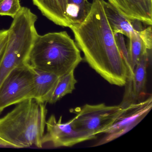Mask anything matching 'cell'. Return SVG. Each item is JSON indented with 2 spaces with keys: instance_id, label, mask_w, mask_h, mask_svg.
<instances>
[{
  "instance_id": "cell-1",
  "label": "cell",
  "mask_w": 152,
  "mask_h": 152,
  "mask_svg": "<svg viewBox=\"0 0 152 152\" xmlns=\"http://www.w3.org/2000/svg\"><path fill=\"white\" fill-rule=\"evenodd\" d=\"M104 1L93 0L85 19L69 28L90 66L110 84L122 87L131 79L133 71L117 46Z\"/></svg>"
},
{
  "instance_id": "cell-4",
  "label": "cell",
  "mask_w": 152,
  "mask_h": 152,
  "mask_svg": "<svg viewBox=\"0 0 152 152\" xmlns=\"http://www.w3.org/2000/svg\"><path fill=\"white\" fill-rule=\"evenodd\" d=\"M37 15L22 7L8 29L7 44L0 63V87L16 68L29 64V56L38 35L35 27Z\"/></svg>"
},
{
  "instance_id": "cell-20",
  "label": "cell",
  "mask_w": 152,
  "mask_h": 152,
  "mask_svg": "<svg viewBox=\"0 0 152 152\" xmlns=\"http://www.w3.org/2000/svg\"><path fill=\"white\" fill-rule=\"evenodd\" d=\"M2 0H0V1H1Z\"/></svg>"
},
{
  "instance_id": "cell-13",
  "label": "cell",
  "mask_w": 152,
  "mask_h": 152,
  "mask_svg": "<svg viewBox=\"0 0 152 152\" xmlns=\"http://www.w3.org/2000/svg\"><path fill=\"white\" fill-rule=\"evenodd\" d=\"M104 5L106 16L114 34H121L129 38L136 32L134 26L136 20L127 18L108 2L104 1Z\"/></svg>"
},
{
  "instance_id": "cell-12",
  "label": "cell",
  "mask_w": 152,
  "mask_h": 152,
  "mask_svg": "<svg viewBox=\"0 0 152 152\" xmlns=\"http://www.w3.org/2000/svg\"><path fill=\"white\" fill-rule=\"evenodd\" d=\"M34 99L48 103L59 76L32 68Z\"/></svg>"
},
{
  "instance_id": "cell-18",
  "label": "cell",
  "mask_w": 152,
  "mask_h": 152,
  "mask_svg": "<svg viewBox=\"0 0 152 152\" xmlns=\"http://www.w3.org/2000/svg\"><path fill=\"white\" fill-rule=\"evenodd\" d=\"M139 34L147 49L151 50L152 48V25L148 26V27L144 28L141 31H139Z\"/></svg>"
},
{
  "instance_id": "cell-9",
  "label": "cell",
  "mask_w": 152,
  "mask_h": 152,
  "mask_svg": "<svg viewBox=\"0 0 152 152\" xmlns=\"http://www.w3.org/2000/svg\"><path fill=\"white\" fill-rule=\"evenodd\" d=\"M127 18L152 25V0H107Z\"/></svg>"
},
{
  "instance_id": "cell-5",
  "label": "cell",
  "mask_w": 152,
  "mask_h": 152,
  "mask_svg": "<svg viewBox=\"0 0 152 152\" xmlns=\"http://www.w3.org/2000/svg\"><path fill=\"white\" fill-rule=\"evenodd\" d=\"M123 108L121 105L87 104L73 109L76 115L72 119L73 124L78 129L96 136L103 133L112 125Z\"/></svg>"
},
{
  "instance_id": "cell-15",
  "label": "cell",
  "mask_w": 152,
  "mask_h": 152,
  "mask_svg": "<svg viewBox=\"0 0 152 152\" xmlns=\"http://www.w3.org/2000/svg\"><path fill=\"white\" fill-rule=\"evenodd\" d=\"M77 82L74 71L59 76L48 103L55 104L66 95L72 93Z\"/></svg>"
},
{
  "instance_id": "cell-2",
  "label": "cell",
  "mask_w": 152,
  "mask_h": 152,
  "mask_svg": "<svg viewBox=\"0 0 152 152\" xmlns=\"http://www.w3.org/2000/svg\"><path fill=\"white\" fill-rule=\"evenodd\" d=\"M46 105L34 98L17 104L0 118V138L12 148H42L48 113Z\"/></svg>"
},
{
  "instance_id": "cell-3",
  "label": "cell",
  "mask_w": 152,
  "mask_h": 152,
  "mask_svg": "<svg viewBox=\"0 0 152 152\" xmlns=\"http://www.w3.org/2000/svg\"><path fill=\"white\" fill-rule=\"evenodd\" d=\"M80 50L66 31L38 34L30 52L32 68L58 76L68 73L82 61Z\"/></svg>"
},
{
  "instance_id": "cell-11",
  "label": "cell",
  "mask_w": 152,
  "mask_h": 152,
  "mask_svg": "<svg viewBox=\"0 0 152 152\" xmlns=\"http://www.w3.org/2000/svg\"><path fill=\"white\" fill-rule=\"evenodd\" d=\"M150 51L151 50L141 58L133 69L132 77L127 82L130 84L129 89L127 91V94L129 95L131 98L130 103L136 102L145 94L147 68L149 61Z\"/></svg>"
},
{
  "instance_id": "cell-10",
  "label": "cell",
  "mask_w": 152,
  "mask_h": 152,
  "mask_svg": "<svg viewBox=\"0 0 152 152\" xmlns=\"http://www.w3.org/2000/svg\"><path fill=\"white\" fill-rule=\"evenodd\" d=\"M42 15L57 25L69 27L66 0H32Z\"/></svg>"
},
{
  "instance_id": "cell-19",
  "label": "cell",
  "mask_w": 152,
  "mask_h": 152,
  "mask_svg": "<svg viewBox=\"0 0 152 152\" xmlns=\"http://www.w3.org/2000/svg\"><path fill=\"white\" fill-rule=\"evenodd\" d=\"M9 31L0 30V63L4 56L8 39Z\"/></svg>"
},
{
  "instance_id": "cell-8",
  "label": "cell",
  "mask_w": 152,
  "mask_h": 152,
  "mask_svg": "<svg viewBox=\"0 0 152 152\" xmlns=\"http://www.w3.org/2000/svg\"><path fill=\"white\" fill-rule=\"evenodd\" d=\"M47 133L42 139V145L48 144L52 148L72 147L76 144L96 138V136L75 128L71 119L62 122V116L57 120L51 115L46 121Z\"/></svg>"
},
{
  "instance_id": "cell-17",
  "label": "cell",
  "mask_w": 152,
  "mask_h": 152,
  "mask_svg": "<svg viewBox=\"0 0 152 152\" xmlns=\"http://www.w3.org/2000/svg\"><path fill=\"white\" fill-rule=\"evenodd\" d=\"M21 8L20 0H2L0 1V16L14 18Z\"/></svg>"
},
{
  "instance_id": "cell-14",
  "label": "cell",
  "mask_w": 152,
  "mask_h": 152,
  "mask_svg": "<svg viewBox=\"0 0 152 152\" xmlns=\"http://www.w3.org/2000/svg\"><path fill=\"white\" fill-rule=\"evenodd\" d=\"M66 1V15L70 26L81 23L89 12L91 3H90L88 0Z\"/></svg>"
},
{
  "instance_id": "cell-16",
  "label": "cell",
  "mask_w": 152,
  "mask_h": 152,
  "mask_svg": "<svg viewBox=\"0 0 152 152\" xmlns=\"http://www.w3.org/2000/svg\"><path fill=\"white\" fill-rule=\"evenodd\" d=\"M129 39L128 48L129 62L133 71L139 61L145 54L151 50H148L139 34V31L132 34Z\"/></svg>"
},
{
  "instance_id": "cell-7",
  "label": "cell",
  "mask_w": 152,
  "mask_h": 152,
  "mask_svg": "<svg viewBox=\"0 0 152 152\" xmlns=\"http://www.w3.org/2000/svg\"><path fill=\"white\" fill-rule=\"evenodd\" d=\"M152 108L151 96L143 101L133 102L124 107L113 123L103 132L105 135L96 145L111 142L129 132L147 115Z\"/></svg>"
},
{
  "instance_id": "cell-6",
  "label": "cell",
  "mask_w": 152,
  "mask_h": 152,
  "mask_svg": "<svg viewBox=\"0 0 152 152\" xmlns=\"http://www.w3.org/2000/svg\"><path fill=\"white\" fill-rule=\"evenodd\" d=\"M34 98L32 67L30 64L14 69L0 87V115L4 109Z\"/></svg>"
}]
</instances>
